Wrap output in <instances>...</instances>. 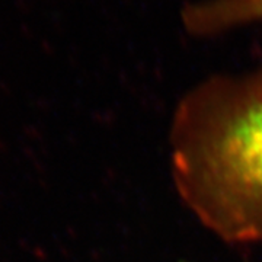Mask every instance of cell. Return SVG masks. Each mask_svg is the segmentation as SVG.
<instances>
[{
    "mask_svg": "<svg viewBox=\"0 0 262 262\" xmlns=\"http://www.w3.org/2000/svg\"><path fill=\"white\" fill-rule=\"evenodd\" d=\"M169 143L175 189L201 224L231 245L262 243V67L189 91Z\"/></svg>",
    "mask_w": 262,
    "mask_h": 262,
    "instance_id": "6da1fadb",
    "label": "cell"
},
{
    "mask_svg": "<svg viewBox=\"0 0 262 262\" xmlns=\"http://www.w3.org/2000/svg\"><path fill=\"white\" fill-rule=\"evenodd\" d=\"M182 21L194 35H214L262 21V0H207L186 6Z\"/></svg>",
    "mask_w": 262,
    "mask_h": 262,
    "instance_id": "7a4b0ae2",
    "label": "cell"
}]
</instances>
